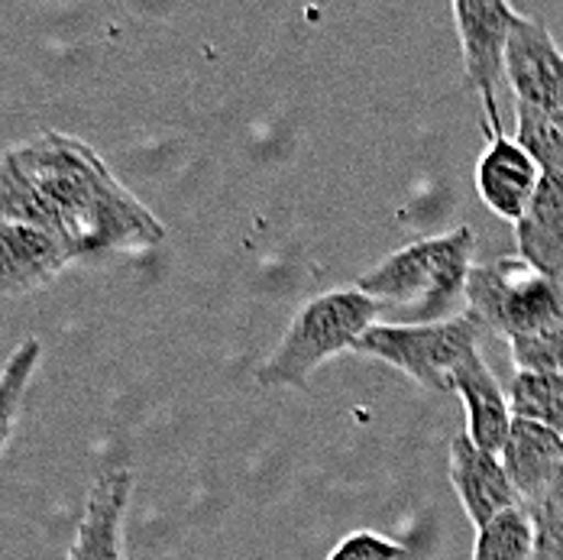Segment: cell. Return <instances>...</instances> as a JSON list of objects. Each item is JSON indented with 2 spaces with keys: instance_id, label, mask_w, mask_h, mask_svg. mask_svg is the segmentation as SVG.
I'll list each match as a JSON object with an SVG mask.
<instances>
[{
  "instance_id": "cell-12",
  "label": "cell",
  "mask_w": 563,
  "mask_h": 560,
  "mask_svg": "<svg viewBox=\"0 0 563 560\" xmlns=\"http://www.w3.org/2000/svg\"><path fill=\"white\" fill-rule=\"evenodd\" d=\"M0 285L7 298L36 292L58 279L75 263L62 250V243L43 233L40 227L0 221Z\"/></svg>"
},
{
  "instance_id": "cell-15",
  "label": "cell",
  "mask_w": 563,
  "mask_h": 560,
  "mask_svg": "<svg viewBox=\"0 0 563 560\" xmlns=\"http://www.w3.org/2000/svg\"><path fill=\"white\" fill-rule=\"evenodd\" d=\"M511 415L544 425L563 435V376L561 373H515L508 386Z\"/></svg>"
},
{
  "instance_id": "cell-4",
  "label": "cell",
  "mask_w": 563,
  "mask_h": 560,
  "mask_svg": "<svg viewBox=\"0 0 563 560\" xmlns=\"http://www.w3.org/2000/svg\"><path fill=\"white\" fill-rule=\"evenodd\" d=\"M466 315L483 334L503 340L538 337L563 325V279L534 270L521 256H499L473 266L466 282Z\"/></svg>"
},
{
  "instance_id": "cell-10",
  "label": "cell",
  "mask_w": 563,
  "mask_h": 560,
  "mask_svg": "<svg viewBox=\"0 0 563 560\" xmlns=\"http://www.w3.org/2000/svg\"><path fill=\"white\" fill-rule=\"evenodd\" d=\"M130 493H133V473L123 466L104 470L91 483L68 560H126L123 525H126Z\"/></svg>"
},
{
  "instance_id": "cell-11",
  "label": "cell",
  "mask_w": 563,
  "mask_h": 560,
  "mask_svg": "<svg viewBox=\"0 0 563 560\" xmlns=\"http://www.w3.org/2000/svg\"><path fill=\"white\" fill-rule=\"evenodd\" d=\"M503 463L521 505L534 512L563 476V435L544 425L515 418L503 450Z\"/></svg>"
},
{
  "instance_id": "cell-18",
  "label": "cell",
  "mask_w": 563,
  "mask_h": 560,
  "mask_svg": "<svg viewBox=\"0 0 563 560\" xmlns=\"http://www.w3.org/2000/svg\"><path fill=\"white\" fill-rule=\"evenodd\" d=\"M43 360V343L36 337H26L3 363V376H0V395H3V444L13 435L16 415H20V402L26 395V386L36 373Z\"/></svg>"
},
{
  "instance_id": "cell-6",
  "label": "cell",
  "mask_w": 563,
  "mask_h": 560,
  "mask_svg": "<svg viewBox=\"0 0 563 560\" xmlns=\"http://www.w3.org/2000/svg\"><path fill=\"white\" fill-rule=\"evenodd\" d=\"M515 13L503 0H456L453 20L463 50L466 88L479 95L486 113V133H506L499 113V88L508 81V36Z\"/></svg>"
},
{
  "instance_id": "cell-9",
  "label": "cell",
  "mask_w": 563,
  "mask_h": 560,
  "mask_svg": "<svg viewBox=\"0 0 563 560\" xmlns=\"http://www.w3.org/2000/svg\"><path fill=\"white\" fill-rule=\"evenodd\" d=\"M451 483L476 531L489 525L496 515L521 505L503 457L476 448L466 431H460L451 441Z\"/></svg>"
},
{
  "instance_id": "cell-16",
  "label": "cell",
  "mask_w": 563,
  "mask_h": 560,
  "mask_svg": "<svg viewBox=\"0 0 563 560\" xmlns=\"http://www.w3.org/2000/svg\"><path fill=\"white\" fill-rule=\"evenodd\" d=\"M470 560H534V518L525 505L496 515L476 531Z\"/></svg>"
},
{
  "instance_id": "cell-21",
  "label": "cell",
  "mask_w": 563,
  "mask_h": 560,
  "mask_svg": "<svg viewBox=\"0 0 563 560\" xmlns=\"http://www.w3.org/2000/svg\"><path fill=\"white\" fill-rule=\"evenodd\" d=\"M328 560H411V551L379 531H353L328 554Z\"/></svg>"
},
{
  "instance_id": "cell-2",
  "label": "cell",
  "mask_w": 563,
  "mask_h": 560,
  "mask_svg": "<svg viewBox=\"0 0 563 560\" xmlns=\"http://www.w3.org/2000/svg\"><path fill=\"white\" fill-rule=\"evenodd\" d=\"M473 246L476 237L470 227L415 240L389 253L369 273H363L353 282V288L379 301L383 325L451 321L460 318V308L466 305Z\"/></svg>"
},
{
  "instance_id": "cell-20",
  "label": "cell",
  "mask_w": 563,
  "mask_h": 560,
  "mask_svg": "<svg viewBox=\"0 0 563 560\" xmlns=\"http://www.w3.org/2000/svg\"><path fill=\"white\" fill-rule=\"evenodd\" d=\"M534 518V560H563V476L548 499L531 512Z\"/></svg>"
},
{
  "instance_id": "cell-7",
  "label": "cell",
  "mask_w": 563,
  "mask_h": 560,
  "mask_svg": "<svg viewBox=\"0 0 563 560\" xmlns=\"http://www.w3.org/2000/svg\"><path fill=\"white\" fill-rule=\"evenodd\" d=\"M508 88L518 108L561 111L563 53L551 30L534 17L515 13L508 36Z\"/></svg>"
},
{
  "instance_id": "cell-14",
  "label": "cell",
  "mask_w": 563,
  "mask_h": 560,
  "mask_svg": "<svg viewBox=\"0 0 563 560\" xmlns=\"http://www.w3.org/2000/svg\"><path fill=\"white\" fill-rule=\"evenodd\" d=\"M518 256L534 270L563 279V175L544 172L528 211L515 224Z\"/></svg>"
},
{
  "instance_id": "cell-1",
  "label": "cell",
  "mask_w": 563,
  "mask_h": 560,
  "mask_svg": "<svg viewBox=\"0 0 563 560\" xmlns=\"http://www.w3.org/2000/svg\"><path fill=\"white\" fill-rule=\"evenodd\" d=\"M0 221L40 227L75 266L146 253L163 221L113 175L85 140L43 130L0 156Z\"/></svg>"
},
{
  "instance_id": "cell-17",
  "label": "cell",
  "mask_w": 563,
  "mask_h": 560,
  "mask_svg": "<svg viewBox=\"0 0 563 560\" xmlns=\"http://www.w3.org/2000/svg\"><path fill=\"white\" fill-rule=\"evenodd\" d=\"M515 140L538 160L544 172L563 175V108L534 111L515 105Z\"/></svg>"
},
{
  "instance_id": "cell-13",
  "label": "cell",
  "mask_w": 563,
  "mask_h": 560,
  "mask_svg": "<svg viewBox=\"0 0 563 560\" xmlns=\"http://www.w3.org/2000/svg\"><path fill=\"white\" fill-rule=\"evenodd\" d=\"M456 395L466 408V435L473 438V444L503 457L515 415L508 395L479 350L470 353L466 363L456 370Z\"/></svg>"
},
{
  "instance_id": "cell-19",
  "label": "cell",
  "mask_w": 563,
  "mask_h": 560,
  "mask_svg": "<svg viewBox=\"0 0 563 560\" xmlns=\"http://www.w3.org/2000/svg\"><path fill=\"white\" fill-rule=\"evenodd\" d=\"M515 373H561L563 376V325L538 337L511 340Z\"/></svg>"
},
{
  "instance_id": "cell-3",
  "label": "cell",
  "mask_w": 563,
  "mask_h": 560,
  "mask_svg": "<svg viewBox=\"0 0 563 560\" xmlns=\"http://www.w3.org/2000/svg\"><path fill=\"white\" fill-rule=\"evenodd\" d=\"M373 325H383V308L360 288H334L298 308L276 350L260 363L256 383L263 389H308L311 373L353 350Z\"/></svg>"
},
{
  "instance_id": "cell-8",
  "label": "cell",
  "mask_w": 563,
  "mask_h": 560,
  "mask_svg": "<svg viewBox=\"0 0 563 560\" xmlns=\"http://www.w3.org/2000/svg\"><path fill=\"white\" fill-rule=\"evenodd\" d=\"M541 178H544V168L538 166V160L515 136L508 133L489 136V146L476 166V188L493 215L518 224Z\"/></svg>"
},
{
  "instance_id": "cell-5",
  "label": "cell",
  "mask_w": 563,
  "mask_h": 560,
  "mask_svg": "<svg viewBox=\"0 0 563 560\" xmlns=\"http://www.w3.org/2000/svg\"><path fill=\"white\" fill-rule=\"evenodd\" d=\"M483 328L463 311L438 325H373L353 353L395 366L428 393H456V370L479 350Z\"/></svg>"
}]
</instances>
